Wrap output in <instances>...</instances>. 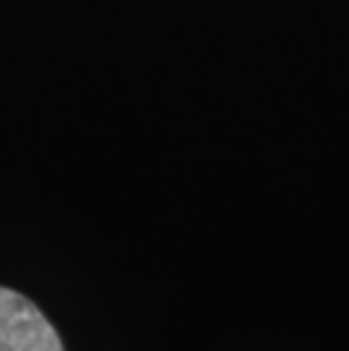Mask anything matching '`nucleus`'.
<instances>
[{
  "label": "nucleus",
  "mask_w": 349,
  "mask_h": 351,
  "mask_svg": "<svg viewBox=\"0 0 349 351\" xmlns=\"http://www.w3.org/2000/svg\"><path fill=\"white\" fill-rule=\"evenodd\" d=\"M0 351H64V345L27 297L0 288Z\"/></svg>",
  "instance_id": "1"
}]
</instances>
